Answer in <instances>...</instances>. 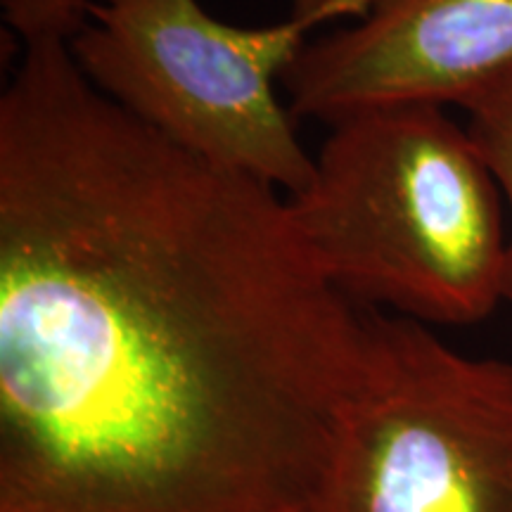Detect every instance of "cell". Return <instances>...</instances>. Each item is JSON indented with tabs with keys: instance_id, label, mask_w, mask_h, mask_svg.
Instances as JSON below:
<instances>
[{
	"instance_id": "obj_5",
	"label": "cell",
	"mask_w": 512,
	"mask_h": 512,
	"mask_svg": "<svg viewBox=\"0 0 512 512\" xmlns=\"http://www.w3.org/2000/svg\"><path fill=\"white\" fill-rule=\"evenodd\" d=\"M512 74V0H368L283 74L290 112L325 124L377 105H463Z\"/></svg>"
},
{
	"instance_id": "obj_7",
	"label": "cell",
	"mask_w": 512,
	"mask_h": 512,
	"mask_svg": "<svg viewBox=\"0 0 512 512\" xmlns=\"http://www.w3.org/2000/svg\"><path fill=\"white\" fill-rule=\"evenodd\" d=\"M91 0H3L5 19L19 38L64 34L72 38L86 22Z\"/></svg>"
},
{
	"instance_id": "obj_4",
	"label": "cell",
	"mask_w": 512,
	"mask_h": 512,
	"mask_svg": "<svg viewBox=\"0 0 512 512\" xmlns=\"http://www.w3.org/2000/svg\"><path fill=\"white\" fill-rule=\"evenodd\" d=\"M325 512H512V366L373 311Z\"/></svg>"
},
{
	"instance_id": "obj_6",
	"label": "cell",
	"mask_w": 512,
	"mask_h": 512,
	"mask_svg": "<svg viewBox=\"0 0 512 512\" xmlns=\"http://www.w3.org/2000/svg\"><path fill=\"white\" fill-rule=\"evenodd\" d=\"M467 112V131L475 138L498 185L510 214L508 254L503 273V302L512 306V74L491 83L484 91L463 102Z\"/></svg>"
},
{
	"instance_id": "obj_2",
	"label": "cell",
	"mask_w": 512,
	"mask_h": 512,
	"mask_svg": "<svg viewBox=\"0 0 512 512\" xmlns=\"http://www.w3.org/2000/svg\"><path fill=\"white\" fill-rule=\"evenodd\" d=\"M304 190L299 233L339 292L437 325L479 323L503 302V192L444 105H377L332 121Z\"/></svg>"
},
{
	"instance_id": "obj_1",
	"label": "cell",
	"mask_w": 512,
	"mask_h": 512,
	"mask_svg": "<svg viewBox=\"0 0 512 512\" xmlns=\"http://www.w3.org/2000/svg\"><path fill=\"white\" fill-rule=\"evenodd\" d=\"M0 95V512H325L373 306L278 188L102 95L62 34Z\"/></svg>"
},
{
	"instance_id": "obj_8",
	"label": "cell",
	"mask_w": 512,
	"mask_h": 512,
	"mask_svg": "<svg viewBox=\"0 0 512 512\" xmlns=\"http://www.w3.org/2000/svg\"><path fill=\"white\" fill-rule=\"evenodd\" d=\"M368 0H292V17H342V15H361L366 10Z\"/></svg>"
},
{
	"instance_id": "obj_3",
	"label": "cell",
	"mask_w": 512,
	"mask_h": 512,
	"mask_svg": "<svg viewBox=\"0 0 512 512\" xmlns=\"http://www.w3.org/2000/svg\"><path fill=\"white\" fill-rule=\"evenodd\" d=\"M323 15L278 27L221 22L200 0H91L69 38L74 62L102 95L207 162L294 195L313 157L275 95Z\"/></svg>"
}]
</instances>
